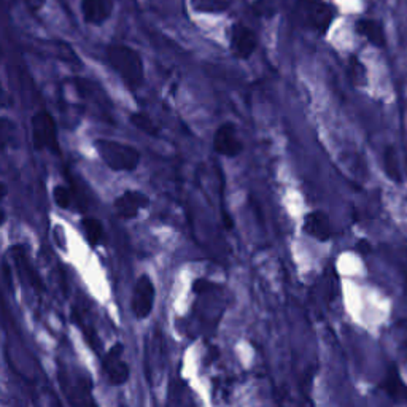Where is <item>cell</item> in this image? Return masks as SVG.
Instances as JSON below:
<instances>
[{
  "mask_svg": "<svg viewBox=\"0 0 407 407\" xmlns=\"http://www.w3.org/2000/svg\"><path fill=\"white\" fill-rule=\"evenodd\" d=\"M102 371L105 379L113 387H121L129 380L131 368L128 361L124 360V346L114 343L102 357Z\"/></svg>",
  "mask_w": 407,
  "mask_h": 407,
  "instance_id": "cell-5",
  "label": "cell"
},
{
  "mask_svg": "<svg viewBox=\"0 0 407 407\" xmlns=\"http://www.w3.org/2000/svg\"><path fill=\"white\" fill-rule=\"evenodd\" d=\"M355 31L358 32V36L368 40L371 45L374 47L383 48L387 43L385 32H383V27L379 21L371 20V18H361L355 22Z\"/></svg>",
  "mask_w": 407,
  "mask_h": 407,
  "instance_id": "cell-13",
  "label": "cell"
},
{
  "mask_svg": "<svg viewBox=\"0 0 407 407\" xmlns=\"http://www.w3.org/2000/svg\"><path fill=\"white\" fill-rule=\"evenodd\" d=\"M229 47L237 59H249L258 47L256 34L244 24H234L229 34Z\"/></svg>",
  "mask_w": 407,
  "mask_h": 407,
  "instance_id": "cell-9",
  "label": "cell"
},
{
  "mask_svg": "<svg viewBox=\"0 0 407 407\" xmlns=\"http://www.w3.org/2000/svg\"><path fill=\"white\" fill-rule=\"evenodd\" d=\"M22 2L26 3V7L31 10V11H40L43 10L45 5H47V0H22Z\"/></svg>",
  "mask_w": 407,
  "mask_h": 407,
  "instance_id": "cell-21",
  "label": "cell"
},
{
  "mask_svg": "<svg viewBox=\"0 0 407 407\" xmlns=\"http://www.w3.org/2000/svg\"><path fill=\"white\" fill-rule=\"evenodd\" d=\"M31 139L36 150H57V126L48 112H37L31 119Z\"/></svg>",
  "mask_w": 407,
  "mask_h": 407,
  "instance_id": "cell-4",
  "label": "cell"
},
{
  "mask_svg": "<svg viewBox=\"0 0 407 407\" xmlns=\"http://www.w3.org/2000/svg\"><path fill=\"white\" fill-rule=\"evenodd\" d=\"M7 194H8V188L2 180H0V202H2V200L7 198Z\"/></svg>",
  "mask_w": 407,
  "mask_h": 407,
  "instance_id": "cell-22",
  "label": "cell"
},
{
  "mask_svg": "<svg viewBox=\"0 0 407 407\" xmlns=\"http://www.w3.org/2000/svg\"><path fill=\"white\" fill-rule=\"evenodd\" d=\"M94 148L102 163L113 172H133L140 164L142 156L139 150L128 143L110 139H97L94 142Z\"/></svg>",
  "mask_w": 407,
  "mask_h": 407,
  "instance_id": "cell-2",
  "label": "cell"
},
{
  "mask_svg": "<svg viewBox=\"0 0 407 407\" xmlns=\"http://www.w3.org/2000/svg\"><path fill=\"white\" fill-rule=\"evenodd\" d=\"M304 231L311 237L320 240V242L330 240L332 236V226L328 215L320 210L307 214L306 218H304Z\"/></svg>",
  "mask_w": 407,
  "mask_h": 407,
  "instance_id": "cell-12",
  "label": "cell"
},
{
  "mask_svg": "<svg viewBox=\"0 0 407 407\" xmlns=\"http://www.w3.org/2000/svg\"><path fill=\"white\" fill-rule=\"evenodd\" d=\"M131 123H133L137 129L142 131L148 135H158V126L154 124L153 119L148 114L137 112L131 114Z\"/></svg>",
  "mask_w": 407,
  "mask_h": 407,
  "instance_id": "cell-18",
  "label": "cell"
},
{
  "mask_svg": "<svg viewBox=\"0 0 407 407\" xmlns=\"http://www.w3.org/2000/svg\"><path fill=\"white\" fill-rule=\"evenodd\" d=\"M5 223H7V212L0 205V228H2Z\"/></svg>",
  "mask_w": 407,
  "mask_h": 407,
  "instance_id": "cell-24",
  "label": "cell"
},
{
  "mask_svg": "<svg viewBox=\"0 0 407 407\" xmlns=\"http://www.w3.org/2000/svg\"><path fill=\"white\" fill-rule=\"evenodd\" d=\"M2 59H3V50L0 48V62H2Z\"/></svg>",
  "mask_w": 407,
  "mask_h": 407,
  "instance_id": "cell-25",
  "label": "cell"
},
{
  "mask_svg": "<svg viewBox=\"0 0 407 407\" xmlns=\"http://www.w3.org/2000/svg\"><path fill=\"white\" fill-rule=\"evenodd\" d=\"M350 75H352L353 82L357 84H361V83L366 82V68L358 59H355V57H352L350 59Z\"/></svg>",
  "mask_w": 407,
  "mask_h": 407,
  "instance_id": "cell-20",
  "label": "cell"
},
{
  "mask_svg": "<svg viewBox=\"0 0 407 407\" xmlns=\"http://www.w3.org/2000/svg\"><path fill=\"white\" fill-rule=\"evenodd\" d=\"M7 97H8L7 96V91H5L2 82H0V105L5 104V101H7Z\"/></svg>",
  "mask_w": 407,
  "mask_h": 407,
  "instance_id": "cell-23",
  "label": "cell"
},
{
  "mask_svg": "<svg viewBox=\"0 0 407 407\" xmlns=\"http://www.w3.org/2000/svg\"><path fill=\"white\" fill-rule=\"evenodd\" d=\"M53 200L57 207L62 210H67V209H71L73 204V193L71 188L66 185H56L53 188Z\"/></svg>",
  "mask_w": 407,
  "mask_h": 407,
  "instance_id": "cell-19",
  "label": "cell"
},
{
  "mask_svg": "<svg viewBox=\"0 0 407 407\" xmlns=\"http://www.w3.org/2000/svg\"><path fill=\"white\" fill-rule=\"evenodd\" d=\"M113 0H82L80 3L83 20L91 26L105 24L113 15Z\"/></svg>",
  "mask_w": 407,
  "mask_h": 407,
  "instance_id": "cell-10",
  "label": "cell"
},
{
  "mask_svg": "<svg viewBox=\"0 0 407 407\" xmlns=\"http://www.w3.org/2000/svg\"><path fill=\"white\" fill-rule=\"evenodd\" d=\"M156 299V288L148 274H142L134 285L133 297H131V309L137 320H145L150 317Z\"/></svg>",
  "mask_w": 407,
  "mask_h": 407,
  "instance_id": "cell-6",
  "label": "cell"
},
{
  "mask_svg": "<svg viewBox=\"0 0 407 407\" xmlns=\"http://www.w3.org/2000/svg\"><path fill=\"white\" fill-rule=\"evenodd\" d=\"M11 260H13L16 272H18L22 282H26L36 291L42 290V282H40L38 274L34 269L32 262L29 260L26 250L22 246H11Z\"/></svg>",
  "mask_w": 407,
  "mask_h": 407,
  "instance_id": "cell-11",
  "label": "cell"
},
{
  "mask_svg": "<svg viewBox=\"0 0 407 407\" xmlns=\"http://www.w3.org/2000/svg\"><path fill=\"white\" fill-rule=\"evenodd\" d=\"M20 129L13 119L0 118V150L18 145Z\"/></svg>",
  "mask_w": 407,
  "mask_h": 407,
  "instance_id": "cell-15",
  "label": "cell"
},
{
  "mask_svg": "<svg viewBox=\"0 0 407 407\" xmlns=\"http://www.w3.org/2000/svg\"><path fill=\"white\" fill-rule=\"evenodd\" d=\"M150 205V198L145 193L137 191V190H128L119 194L114 199L113 209L121 220H134L140 215L143 209H147Z\"/></svg>",
  "mask_w": 407,
  "mask_h": 407,
  "instance_id": "cell-7",
  "label": "cell"
},
{
  "mask_svg": "<svg viewBox=\"0 0 407 407\" xmlns=\"http://www.w3.org/2000/svg\"><path fill=\"white\" fill-rule=\"evenodd\" d=\"M385 170H387V175L393 182L399 183L401 180H403V174H401V165H399L398 153H397V150H394L393 147H388L387 151H385Z\"/></svg>",
  "mask_w": 407,
  "mask_h": 407,
  "instance_id": "cell-17",
  "label": "cell"
},
{
  "mask_svg": "<svg viewBox=\"0 0 407 407\" xmlns=\"http://www.w3.org/2000/svg\"><path fill=\"white\" fill-rule=\"evenodd\" d=\"M295 18L307 31L325 34L334 21V10L325 0H297Z\"/></svg>",
  "mask_w": 407,
  "mask_h": 407,
  "instance_id": "cell-3",
  "label": "cell"
},
{
  "mask_svg": "<svg viewBox=\"0 0 407 407\" xmlns=\"http://www.w3.org/2000/svg\"><path fill=\"white\" fill-rule=\"evenodd\" d=\"M214 150L226 158H236L244 150V143L237 134L236 126L232 123H225L215 131L214 134Z\"/></svg>",
  "mask_w": 407,
  "mask_h": 407,
  "instance_id": "cell-8",
  "label": "cell"
},
{
  "mask_svg": "<svg viewBox=\"0 0 407 407\" xmlns=\"http://www.w3.org/2000/svg\"><path fill=\"white\" fill-rule=\"evenodd\" d=\"M232 0H191L193 8L200 13H221L226 11Z\"/></svg>",
  "mask_w": 407,
  "mask_h": 407,
  "instance_id": "cell-16",
  "label": "cell"
},
{
  "mask_svg": "<svg viewBox=\"0 0 407 407\" xmlns=\"http://www.w3.org/2000/svg\"><path fill=\"white\" fill-rule=\"evenodd\" d=\"M107 61L129 89H139L145 80V66L139 51L128 45H110L107 48Z\"/></svg>",
  "mask_w": 407,
  "mask_h": 407,
  "instance_id": "cell-1",
  "label": "cell"
},
{
  "mask_svg": "<svg viewBox=\"0 0 407 407\" xmlns=\"http://www.w3.org/2000/svg\"><path fill=\"white\" fill-rule=\"evenodd\" d=\"M82 231L91 246H99L105 240V229L101 220L94 216H84L82 220Z\"/></svg>",
  "mask_w": 407,
  "mask_h": 407,
  "instance_id": "cell-14",
  "label": "cell"
}]
</instances>
